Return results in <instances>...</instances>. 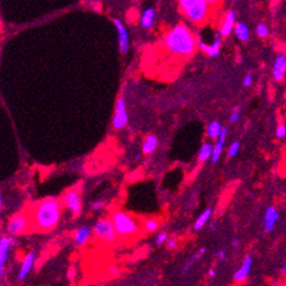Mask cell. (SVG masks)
<instances>
[{"instance_id":"6da1fadb","label":"cell","mask_w":286,"mask_h":286,"mask_svg":"<svg viewBox=\"0 0 286 286\" xmlns=\"http://www.w3.org/2000/svg\"><path fill=\"white\" fill-rule=\"evenodd\" d=\"M167 53L177 58H190L198 48V39L186 23H177L166 32L163 40Z\"/></svg>"},{"instance_id":"7a4b0ae2","label":"cell","mask_w":286,"mask_h":286,"mask_svg":"<svg viewBox=\"0 0 286 286\" xmlns=\"http://www.w3.org/2000/svg\"><path fill=\"white\" fill-rule=\"evenodd\" d=\"M31 227L35 231L48 232L54 230L62 215V202L58 198H46L38 202L29 211Z\"/></svg>"},{"instance_id":"3957f363","label":"cell","mask_w":286,"mask_h":286,"mask_svg":"<svg viewBox=\"0 0 286 286\" xmlns=\"http://www.w3.org/2000/svg\"><path fill=\"white\" fill-rule=\"evenodd\" d=\"M178 4L187 21L196 26L207 22L213 10L207 0H178Z\"/></svg>"},{"instance_id":"277c9868","label":"cell","mask_w":286,"mask_h":286,"mask_svg":"<svg viewBox=\"0 0 286 286\" xmlns=\"http://www.w3.org/2000/svg\"><path fill=\"white\" fill-rule=\"evenodd\" d=\"M111 221L114 223L117 235L122 237H132L138 234L139 225L136 219L127 215L123 211H115L111 215Z\"/></svg>"},{"instance_id":"5b68a950","label":"cell","mask_w":286,"mask_h":286,"mask_svg":"<svg viewBox=\"0 0 286 286\" xmlns=\"http://www.w3.org/2000/svg\"><path fill=\"white\" fill-rule=\"evenodd\" d=\"M92 232H94L95 237H96L100 242H102L104 244H112L118 236L111 219L98 220V221L94 225Z\"/></svg>"},{"instance_id":"8992f818","label":"cell","mask_w":286,"mask_h":286,"mask_svg":"<svg viewBox=\"0 0 286 286\" xmlns=\"http://www.w3.org/2000/svg\"><path fill=\"white\" fill-rule=\"evenodd\" d=\"M31 217L28 213H18L8 220L7 230L12 236H19L31 230Z\"/></svg>"},{"instance_id":"52a82bcc","label":"cell","mask_w":286,"mask_h":286,"mask_svg":"<svg viewBox=\"0 0 286 286\" xmlns=\"http://www.w3.org/2000/svg\"><path fill=\"white\" fill-rule=\"evenodd\" d=\"M63 204L65 205L68 210L70 211L73 217H79L82 213V196L81 192L77 188H73L67 190L64 193L63 199Z\"/></svg>"},{"instance_id":"ba28073f","label":"cell","mask_w":286,"mask_h":286,"mask_svg":"<svg viewBox=\"0 0 286 286\" xmlns=\"http://www.w3.org/2000/svg\"><path fill=\"white\" fill-rule=\"evenodd\" d=\"M127 122H129V115H127L126 110V102H125L124 97L118 98L117 104H116V111L115 116L112 118V126L115 130H122L126 126Z\"/></svg>"},{"instance_id":"9c48e42d","label":"cell","mask_w":286,"mask_h":286,"mask_svg":"<svg viewBox=\"0 0 286 286\" xmlns=\"http://www.w3.org/2000/svg\"><path fill=\"white\" fill-rule=\"evenodd\" d=\"M221 46H222V38L220 34L214 35L211 43H205L204 40L199 39L198 40V48L207 54L209 58H217L221 53Z\"/></svg>"},{"instance_id":"30bf717a","label":"cell","mask_w":286,"mask_h":286,"mask_svg":"<svg viewBox=\"0 0 286 286\" xmlns=\"http://www.w3.org/2000/svg\"><path fill=\"white\" fill-rule=\"evenodd\" d=\"M237 22V16L236 12L234 10H228L223 16V19L221 23H220L219 28V34L221 35V38H228L229 35L234 32L235 25Z\"/></svg>"},{"instance_id":"8fae6325","label":"cell","mask_w":286,"mask_h":286,"mask_svg":"<svg viewBox=\"0 0 286 286\" xmlns=\"http://www.w3.org/2000/svg\"><path fill=\"white\" fill-rule=\"evenodd\" d=\"M114 22L116 29L118 32V47H119V52L122 54H127L130 50V37H129V32H127L126 27L123 22L121 21L119 19H114L112 20Z\"/></svg>"},{"instance_id":"7c38bea8","label":"cell","mask_w":286,"mask_h":286,"mask_svg":"<svg viewBox=\"0 0 286 286\" xmlns=\"http://www.w3.org/2000/svg\"><path fill=\"white\" fill-rule=\"evenodd\" d=\"M13 237H2L0 238V281L2 278V272H4V266L6 261L8 258V252L13 244Z\"/></svg>"},{"instance_id":"4fadbf2b","label":"cell","mask_w":286,"mask_h":286,"mask_svg":"<svg viewBox=\"0 0 286 286\" xmlns=\"http://www.w3.org/2000/svg\"><path fill=\"white\" fill-rule=\"evenodd\" d=\"M285 73H286V55L279 54L277 55L275 62H273L272 76L276 81L279 82L284 79Z\"/></svg>"},{"instance_id":"5bb4252c","label":"cell","mask_w":286,"mask_h":286,"mask_svg":"<svg viewBox=\"0 0 286 286\" xmlns=\"http://www.w3.org/2000/svg\"><path fill=\"white\" fill-rule=\"evenodd\" d=\"M34 262H35V252H33V251L28 252V254L25 256V258H23V261L21 263V267H20L19 273H18V281L21 282L26 278V277L28 276V273L31 272L32 269H33Z\"/></svg>"},{"instance_id":"9a60e30c","label":"cell","mask_w":286,"mask_h":286,"mask_svg":"<svg viewBox=\"0 0 286 286\" xmlns=\"http://www.w3.org/2000/svg\"><path fill=\"white\" fill-rule=\"evenodd\" d=\"M251 267H252V257L251 256H246V257L244 258L243 263L242 265H241L240 269L235 272L234 281L236 283H242L245 281V279L248 278L250 271H251Z\"/></svg>"},{"instance_id":"2e32d148","label":"cell","mask_w":286,"mask_h":286,"mask_svg":"<svg viewBox=\"0 0 286 286\" xmlns=\"http://www.w3.org/2000/svg\"><path fill=\"white\" fill-rule=\"evenodd\" d=\"M279 220V213L275 207H267L264 214V227L267 232L272 231L275 229L277 221Z\"/></svg>"},{"instance_id":"e0dca14e","label":"cell","mask_w":286,"mask_h":286,"mask_svg":"<svg viewBox=\"0 0 286 286\" xmlns=\"http://www.w3.org/2000/svg\"><path fill=\"white\" fill-rule=\"evenodd\" d=\"M94 232H92V228L89 227V225H82L80 227L74 234V241L77 245L82 246L89 242Z\"/></svg>"},{"instance_id":"ac0fdd59","label":"cell","mask_w":286,"mask_h":286,"mask_svg":"<svg viewBox=\"0 0 286 286\" xmlns=\"http://www.w3.org/2000/svg\"><path fill=\"white\" fill-rule=\"evenodd\" d=\"M154 21H156V10L152 6L146 7L141 14V25L143 28L150 29L153 27Z\"/></svg>"},{"instance_id":"d6986e66","label":"cell","mask_w":286,"mask_h":286,"mask_svg":"<svg viewBox=\"0 0 286 286\" xmlns=\"http://www.w3.org/2000/svg\"><path fill=\"white\" fill-rule=\"evenodd\" d=\"M227 135H228V129H223L221 136L219 137V141H217L216 144L214 145L213 154H211V158H210L211 163H216L217 162H219L220 157H221L223 147H225V139H227Z\"/></svg>"},{"instance_id":"ffe728a7","label":"cell","mask_w":286,"mask_h":286,"mask_svg":"<svg viewBox=\"0 0 286 286\" xmlns=\"http://www.w3.org/2000/svg\"><path fill=\"white\" fill-rule=\"evenodd\" d=\"M234 33L241 42H246L250 38V29L248 27V25L243 21L236 22L234 28Z\"/></svg>"},{"instance_id":"44dd1931","label":"cell","mask_w":286,"mask_h":286,"mask_svg":"<svg viewBox=\"0 0 286 286\" xmlns=\"http://www.w3.org/2000/svg\"><path fill=\"white\" fill-rule=\"evenodd\" d=\"M158 144H159L158 137L154 136V135H148L145 138L144 144H143V147H142L143 153L146 154V156H147V154L153 153V152L157 150Z\"/></svg>"},{"instance_id":"7402d4cb","label":"cell","mask_w":286,"mask_h":286,"mask_svg":"<svg viewBox=\"0 0 286 286\" xmlns=\"http://www.w3.org/2000/svg\"><path fill=\"white\" fill-rule=\"evenodd\" d=\"M222 124L220 122L214 121L207 126V135L210 139H219V137L222 133Z\"/></svg>"},{"instance_id":"603a6c76","label":"cell","mask_w":286,"mask_h":286,"mask_svg":"<svg viewBox=\"0 0 286 286\" xmlns=\"http://www.w3.org/2000/svg\"><path fill=\"white\" fill-rule=\"evenodd\" d=\"M211 214H213V210H211L210 208H207V209L204 210V213H201L200 215H199V217L196 219V221L194 223L195 230H201V229L207 225V222L209 221Z\"/></svg>"},{"instance_id":"cb8c5ba5","label":"cell","mask_w":286,"mask_h":286,"mask_svg":"<svg viewBox=\"0 0 286 286\" xmlns=\"http://www.w3.org/2000/svg\"><path fill=\"white\" fill-rule=\"evenodd\" d=\"M213 148L214 146L210 143H204L201 146L200 151H199V160H200V163H205L208 159H210L211 154H213Z\"/></svg>"},{"instance_id":"d4e9b609","label":"cell","mask_w":286,"mask_h":286,"mask_svg":"<svg viewBox=\"0 0 286 286\" xmlns=\"http://www.w3.org/2000/svg\"><path fill=\"white\" fill-rule=\"evenodd\" d=\"M205 251H207V249L205 248H201L200 250H199L198 252H196V254L193 256L192 258H190V261L188 262V263L186 264V266L184 267V270H183V273H186V272H188V270L190 269V267L193 266V265H194L196 262L199 261V259H200L202 256H204V254H205Z\"/></svg>"},{"instance_id":"484cf974","label":"cell","mask_w":286,"mask_h":286,"mask_svg":"<svg viewBox=\"0 0 286 286\" xmlns=\"http://www.w3.org/2000/svg\"><path fill=\"white\" fill-rule=\"evenodd\" d=\"M256 34H257L258 38L261 39H266L270 34V28L267 27L266 23L261 22L256 26Z\"/></svg>"},{"instance_id":"4316f807","label":"cell","mask_w":286,"mask_h":286,"mask_svg":"<svg viewBox=\"0 0 286 286\" xmlns=\"http://www.w3.org/2000/svg\"><path fill=\"white\" fill-rule=\"evenodd\" d=\"M159 229V221L156 219H148L144 222V230L147 232H154Z\"/></svg>"},{"instance_id":"83f0119b","label":"cell","mask_w":286,"mask_h":286,"mask_svg":"<svg viewBox=\"0 0 286 286\" xmlns=\"http://www.w3.org/2000/svg\"><path fill=\"white\" fill-rule=\"evenodd\" d=\"M240 147H241V144L238 142H234L232 144L230 145V147H229L228 150V156L230 158H234L237 156L238 151H240Z\"/></svg>"},{"instance_id":"f1b7e54d","label":"cell","mask_w":286,"mask_h":286,"mask_svg":"<svg viewBox=\"0 0 286 286\" xmlns=\"http://www.w3.org/2000/svg\"><path fill=\"white\" fill-rule=\"evenodd\" d=\"M276 137L278 139H283L286 137V124H281L276 129Z\"/></svg>"},{"instance_id":"f546056e","label":"cell","mask_w":286,"mask_h":286,"mask_svg":"<svg viewBox=\"0 0 286 286\" xmlns=\"http://www.w3.org/2000/svg\"><path fill=\"white\" fill-rule=\"evenodd\" d=\"M167 240H168V235L166 234V232H162V234H159L156 237V243L158 244V245H162V244L167 242Z\"/></svg>"},{"instance_id":"4dcf8cb0","label":"cell","mask_w":286,"mask_h":286,"mask_svg":"<svg viewBox=\"0 0 286 286\" xmlns=\"http://www.w3.org/2000/svg\"><path fill=\"white\" fill-rule=\"evenodd\" d=\"M104 204H104L103 201H95V202H92V204H91L90 209L92 211H98V210L103 209Z\"/></svg>"},{"instance_id":"1f68e13d","label":"cell","mask_w":286,"mask_h":286,"mask_svg":"<svg viewBox=\"0 0 286 286\" xmlns=\"http://www.w3.org/2000/svg\"><path fill=\"white\" fill-rule=\"evenodd\" d=\"M178 246V238L171 237L167 240V248L168 249H175Z\"/></svg>"},{"instance_id":"d6a6232c","label":"cell","mask_w":286,"mask_h":286,"mask_svg":"<svg viewBox=\"0 0 286 286\" xmlns=\"http://www.w3.org/2000/svg\"><path fill=\"white\" fill-rule=\"evenodd\" d=\"M211 8H219L222 5L223 0H207Z\"/></svg>"},{"instance_id":"836d02e7","label":"cell","mask_w":286,"mask_h":286,"mask_svg":"<svg viewBox=\"0 0 286 286\" xmlns=\"http://www.w3.org/2000/svg\"><path fill=\"white\" fill-rule=\"evenodd\" d=\"M251 84H252V77H251V75H250V74H248V75L244 76L243 85L245 86V88H249V86Z\"/></svg>"},{"instance_id":"e575fe53","label":"cell","mask_w":286,"mask_h":286,"mask_svg":"<svg viewBox=\"0 0 286 286\" xmlns=\"http://www.w3.org/2000/svg\"><path fill=\"white\" fill-rule=\"evenodd\" d=\"M238 119H240V112H238V109H235V111L230 116V122L231 123H237Z\"/></svg>"},{"instance_id":"d590c367","label":"cell","mask_w":286,"mask_h":286,"mask_svg":"<svg viewBox=\"0 0 286 286\" xmlns=\"http://www.w3.org/2000/svg\"><path fill=\"white\" fill-rule=\"evenodd\" d=\"M109 272L111 273V275H114V276L121 275V271H119V269L117 266H116V265H110V266H109Z\"/></svg>"},{"instance_id":"8d00e7d4","label":"cell","mask_w":286,"mask_h":286,"mask_svg":"<svg viewBox=\"0 0 286 286\" xmlns=\"http://www.w3.org/2000/svg\"><path fill=\"white\" fill-rule=\"evenodd\" d=\"M74 277H75V269H74V267H70V269L68 270V275H67V278L69 279L70 282H73Z\"/></svg>"},{"instance_id":"74e56055","label":"cell","mask_w":286,"mask_h":286,"mask_svg":"<svg viewBox=\"0 0 286 286\" xmlns=\"http://www.w3.org/2000/svg\"><path fill=\"white\" fill-rule=\"evenodd\" d=\"M215 256L219 259H221V261H223V259H225V250H219V251L216 252Z\"/></svg>"},{"instance_id":"f35d334b","label":"cell","mask_w":286,"mask_h":286,"mask_svg":"<svg viewBox=\"0 0 286 286\" xmlns=\"http://www.w3.org/2000/svg\"><path fill=\"white\" fill-rule=\"evenodd\" d=\"M231 245L234 246L235 249H237L238 246H240V241H238V240H234V241H232V242H231Z\"/></svg>"},{"instance_id":"ab89813d","label":"cell","mask_w":286,"mask_h":286,"mask_svg":"<svg viewBox=\"0 0 286 286\" xmlns=\"http://www.w3.org/2000/svg\"><path fill=\"white\" fill-rule=\"evenodd\" d=\"M208 276H209L210 278H213V277H215V276H216V272H215V270L210 269L209 271H208Z\"/></svg>"},{"instance_id":"60d3db41","label":"cell","mask_w":286,"mask_h":286,"mask_svg":"<svg viewBox=\"0 0 286 286\" xmlns=\"http://www.w3.org/2000/svg\"><path fill=\"white\" fill-rule=\"evenodd\" d=\"M2 207V195H1V192H0V209H1Z\"/></svg>"},{"instance_id":"b9f144b4","label":"cell","mask_w":286,"mask_h":286,"mask_svg":"<svg viewBox=\"0 0 286 286\" xmlns=\"http://www.w3.org/2000/svg\"><path fill=\"white\" fill-rule=\"evenodd\" d=\"M283 273H284V276H286V262H285V265H284V269H283Z\"/></svg>"},{"instance_id":"7bdbcfd3","label":"cell","mask_w":286,"mask_h":286,"mask_svg":"<svg viewBox=\"0 0 286 286\" xmlns=\"http://www.w3.org/2000/svg\"><path fill=\"white\" fill-rule=\"evenodd\" d=\"M235 2H240V1H242V0H234Z\"/></svg>"}]
</instances>
